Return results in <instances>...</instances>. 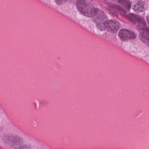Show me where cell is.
I'll return each mask as SVG.
<instances>
[{
    "instance_id": "obj_1",
    "label": "cell",
    "mask_w": 149,
    "mask_h": 149,
    "mask_svg": "<svg viewBox=\"0 0 149 149\" xmlns=\"http://www.w3.org/2000/svg\"><path fill=\"white\" fill-rule=\"evenodd\" d=\"M76 6L80 12L88 17H92L95 8L92 3L84 0H79L76 2Z\"/></svg>"
},
{
    "instance_id": "obj_2",
    "label": "cell",
    "mask_w": 149,
    "mask_h": 149,
    "mask_svg": "<svg viewBox=\"0 0 149 149\" xmlns=\"http://www.w3.org/2000/svg\"><path fill=\"white\" fill-rule=\"evenodd\" d=\"M4 142L16 149H26L27 146L22 139L13 135L6 136L3 138Z\"/></svg>"
},
{
    "instance_id": "obj_3",
    "label": "cell",
    "mask_w": 149,
    "mask_h": 149,
    "mask_svg": "<svg viewBox=\"0 0 149 149\" xmlns=\"http://www.w3.org/2000/svg\"><path fill=\"white\" fill-rule=\"evenodd\" d=\"M103 24L105 29L113 33L116 32L120 27V23L115 20H107L103 23Z\"/></svg>"
},
{
    "instance_id": "obj_4",
    "label": "cell",
    "mask_w": 149,
    "mask_h": 149,
    "mask_svg": "<svg viewBox=\"0 0 149 149\" xmlns=\"http://www.w3.org/2000/svg\"><path fill=\"white\" fill-rule=\"evenodd\" d=\"M92 17L96 24L103 23L105 21H107L106 20L107 18L104 11L97 8H95V9Z\"/></svg>"
},
{
    "instance_id": "obj_5",
    "label": "cell",
    "mask_w": 149,
    "mask_h": 149,
    "mask_svg": "<svg viewBox=\"0 0 149 149\" xmlns=\"http://www.w3.org/2000/svg\"><path fill=\"white\" fill-rule=\"evenodd\" d=\"M118 35L120 38L123 41L134 39L136 37L134 32L126 29H122L120 30Z\"/></svg>"
},
{
    "instance_id": "obj_6",
    "label": "cell",
    "mask_w": 149,
    "mask_h": 149,
    "mask_svg": "<svg viewBox=\"0 0 149 149\" xmlns=\"http://www.w3.org/2000/svg\"><path fill=\"white\" fill-rule=\"evenodd\" d=\"M140 38L143 42L146 43L149 40V27L148 26L140 27Z\"/></svg>"
},
{
    "instance_id": "obj_7",
    "label": "cell",
    "mask_w": 149,
    "mask_h": 149,
    "mask_svg": "<svg viewBox=\"0 0 149 149\" xmlns=\"http://www.w3.org/2000/svg\"><path fill=\"white\" fill-rule=\"evenodd\" d=\"M127 17L129 20H130L131 22L134 23H138L143 25H145L146 24L145 20L138 15H135L134 14H130L128 15Z\"/></svg>"
},
{
    "instance_id": "obj_8",
    "label": "cell",
    "mask_w": 149,
    "mask_h": 149,
    "mask_svg": "<svg viewBox=\"0 0 149 149\" xmlns=\"http://www.w3.org/2000/svg\"><path fill=\"white\" fill-rule=\"evenodd\" d=\"M145 2L142 1H139L136 2L135 4L134 5V10L137 13L143 12L144 11L145 8Z\"/></svg>"
},
{
    "instance_id": "obj_9",
    "label": "cell",
    "mask_w": 149,
    "mask_h": 149,
    "mask_svg": "<svg viewBox=\"0 0 149 149\" xmlns=\"http://www.w3.org/2000/svg\"><path fill=\"white\" fill-rule=\"evenodd\" d=\"M118 2L124 7L127 10H130L131 8V3L130 1L121 0V1H118Z\"/></svg>"
},
{
    "instance_id": "obj_10",
    "label": "cell",
    "mask_w": 149,
    "mask_h": 149,
    "mask_svg": "<svg viewBox=\"0 0 149 149\" xmlns=\"http://www.w3.org/2000/svg\"><path fill=\"white\" fill-rule=\"evenodd\" d=\"M110 7L113 8L117 10L120 13H121L123 15H125V14H126V12L125 10H124L122 8L120 7V6H118V5L112 4V5L110 6Z\"/></svg>"
},
{
    "instance_id": "obj_11",
    "label": "cell",
    "mask_w": 149,
    "mask_h": 149,
    "mask_svg": "<svg viewBox=\"0 0 149 149\" xmlns=\"http://www.w3.org/2000/svg\"><path fill=\"white\" fill-rule=\"evenodd\" d=\"M147 21H148V24H149V15L148 16H147Z\"/></svg>"
},
{
    "instance_id": "obj_12",
    "label": "cell",
    "mask_w": 149,
    "mask_h": 149,
    "mask_svg": "<svg viewBox=\"0 0 149 149\" xmlns=\"http://www.w3.org/2000/svg\"><path fill=\"white\" fill-rule=\"evenodd\" d=\"M146 44H147V45H148V46H149V40L148 41V42H147V43H146Z\"/></svg>"
}]
</instances>
